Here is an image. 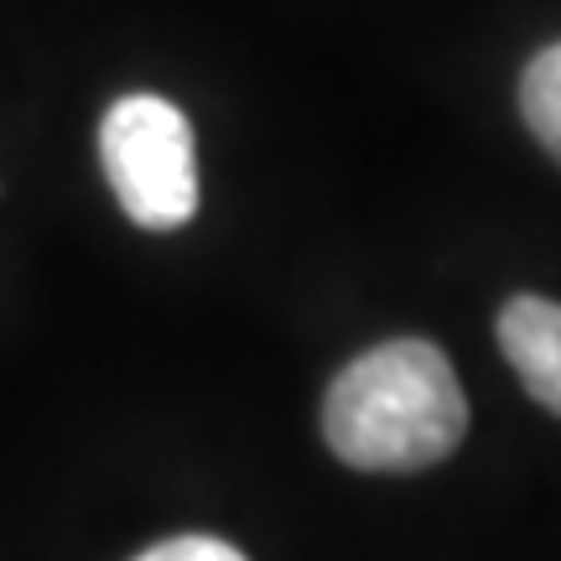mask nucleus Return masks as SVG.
Wrapping results in <instances>:
<instances>
[{
	"label": "nucleus",
	"instance_id": "f257e3e1",
	"mask_svg": "<svg viewBox=\"0 0 561 561\" xmlns=\"http://www.w3.org/2000/svg\"><path fill=\"white\" fill-rule=\"evenodd\" d=\"M322 437L359 473H416L468 437V396L437 343L390 339L328 385Z\"/></svg>",
	"mask_w": 561,
	"mask_h": 561
},
{
	"label": "nucleus",
	"instance_id": "f03ea898",
	"mask_svg": "<svg viewBox=\"0 0 561 561\" xmlns=\"http://www.w3.org/2000/svg\"><path fill=\"white\" fill-rule=\"evenodd\" d=\"M100 161L125 219L140 229H182L198 214L193 125L161 94H125L100 125Z\"/></svg>",
	"mask_w": 561,
	"mask_h": 561
},
{
	"label": "nucleus",
	"instance_id": "7ed1b4c3",
	"mask_svg": "<svg viewBox=\"0 0 561 561\" xmlns=\"http://www.w3.org/2000/svg\"><path fill=\"white\" fill-rule=\"evenodd\" d=\"M500 348L530 401L561 416V301L510 297L500 312Z\"/></svg>",
	"mask_w": 561,
	"mask_h": 561
},
{
	"label": "nucleus",
	"instance_id": "20e7f679",
	"mask_svg": "<svg viewBox=\"0 0 561 561\" xmlns=\"http://www.w3.org/2000/svg\"><path fill=\"white\" fill-rule=\"evenodd\" d=\"M520 115L530 125V136L561 161V42L541 47L525 62L520 79Z\"/></svg>",
	"mask_w": 561,
	"mask_h": 561
},
{
	"label": "nucleus",
	"instance_id": "39448f33",
	"mask_svg": "<svg viewBox=\"0 0 561 561\" xmlns=\"http://www.w3.org/2000/svg\"><path fill=\"white\" fill-rule=\"evenodd\" d=\"M136 561H244V551H234L219 536H172V541L140 551Z\"/></svg>",
	"mask_w": 561,
	"mask_h": 561
}]
</instances>
